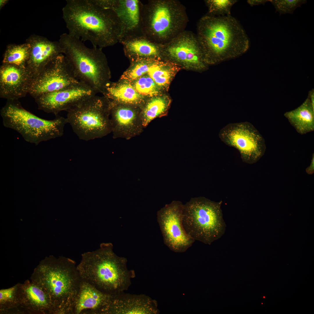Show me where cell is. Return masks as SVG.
Segmentation results:
<instances>
[{"label": "cell", "instance_id": "1", "mask_svg": "<svg viewBox=\"0 0 314 314\" xmlns=\"http://www.w3.org/2000/svg\"><path fill=\"white\" fill-rule=\"evenodd\" d=\"M66 2L63 18L70 35L102 49L119 42L121 25L113 10L100 6L93 0H67Z\"/></svg>", "mask_w": 314, "mask_h": 314}, {"label": "cell", "instance_id": "2", "mask_svg": "<svg viewBox=\"0 0 314 314\" xmlns=\"http://www.w3.org/2000/svg\"><path fill=\"white\" fill-rule=\"evenodd\" d=\"M31 279L49 296L52 314H72L81 280L74 261L46 257L35 268Z\"/></svg>", "mask_w": 314, "mask_h": 314}, {"label": "cell", "instance_id": "3", "mask_svg": "<svg viewBox=\"0 0 314 314\" xmlns=\"http://www.w3.org/2000/svg\"><path fill=\"white\" fill-rule=\"evenodd\" d=\"M111 243L82 254L77 267L81 279L105 293L113 295L127 290L135 277L134 270L127 267V259L117 255Z\"/></svg>", "mask_w": 314, "mask_h": 314}, {"label": "cell", "instance_id": "4", "mask_svg": "<svg viewBox=\"0 0 314 314\" xmlns=\"http://www.w3.org/2000/svg\"><path fill=\"white\" fill-rule=\"evenodd\" d=\"M197 38L202 51L217 60L244 52L249 46L245 32L231 15L203 17L198 24Z\"/></svg>", "mask_w": 314, "mask_h": 314}, {"label": "cell", "instance_id": "5", "mask_svg": "<svg viewBox=\"0 0 314 314\" xmlns=\"http://www.w3.org/2000/svg\"><path fill=\"white\" fill-rule=\"evenodd\" d=\"M59 42L77 79L90 87L96 94L104 95L111 82V75L102 49L88 47L80 40L66 33L60 36Z\"/></svg>", "mask_w": 314, "mask_h": 314}, {"label": "cell", "instance_id": "6", "mask_svg": "<svg viewBox=\"0 0 314 314\" xmlns=\"http://www.w3.org/2000/svg\"><path fill=\"white\" fill-rule=\"evenodd\" d=\"M6 127L18 133L26 142L37 145L41 142L62 136L67 123L58 115L53 120L40 118L25 109L18 100H8L0 110Z\"/></svg>", "mask_w": 314, "mask_h": 314}, {"label": "cell", "instance_id": "7", "mask_svg": "<svg viewBox=\"0 0 314 314\" xmlns=\"http://www.w3.org/2000/svg\"><path fill=\"white\" fill-rule=\"evenodd\" d=\"M222 201L205 197L192 198L183 205L182 224L187 234L195 241L210 245L224 234Z\"/></svg>", "mask_w": 314, "mask_h": 314}, {"label": "cell", "instance_id": "8", "mask_svg": "<svg viewBox=\"0 0 314 314\" xmlns=\"http://www.w3.org/2000/svg\"><path fill=\"white\" fill-rule=\"evenodd\" d=\"M110 107L104 96H91L67 111V123L81 140L102 138L111 133Z\"/></svg>", "mask_w": 314, "mask_h": 314}, {"label": "cell", "instance_id": "9", "mask_svg": "<svg viewBox=\"0 0 314 314\" xmlns=\"http://www.w3.org/2000/svg\"><path fill=\"white\" fill-rule=\"evenodd\" d=\"M141 19L144 36L163 44L174 37L181 27L184 15L174 1L164 0L140 1Z\"/></svg>", "mask_w": 314, "mask_h": 314}, {"label": "cell", "instance_id": "10", "mask_svg": "<svg viewBox=\"0 0 314 314\" xmlns=\"http://www.w3.org/2000/svg\"><path fill=\"white\" fill-rule=\"evenodd\" d=\"M219 135L226 144L238 150L242 160L247 163L257 162L265 151L264 139L248 122L229 124L220 130Z\"/></svg>", "mask_w": 314, "mask_h": 314}, {"label": "cell", "instance_id": "11", "mask_svg": "<svg viewBox=\"0 0 314 314\" xmlns=\"http://www.w3.org/2000/svg\"><path fill=\"white\" fill-rule=\"evenodd\" d=\"M79 82L65 56L61 54L49 62L33 78L28 94L34 98L66 89Z\"/></svg>", "mask_w": 314, "mask_h": 314}, {"label": "cell", "instance_id": "12", "mask_svg": "<svg viewBox=\"0 0 314 314\" xmlns=\"http://www.w3.org/2000/svg\"><path fill=\"white\" fill-rule=\"evenodd\" d=\"M183 205L180 201H174L166 204L157 213L164 243L176 252L185 251L195 241L187 234L183 226Z\"/></svg>", "mask_w": 314, "mask_h": 314}, {"label": "cell", "instance_id": "13", "mask_svg": "<svg viewBox=\"0 0 314 314\" xmlns=\"http://www.w3.org/2000/svg\"><path fill=\"white\" fill-rule=\"evenodd\" d=\"M96 92L90 87L80 82L66 89L44 94L34 98L38 109L56 116L67 111Z\"/></svg>", "mask_w": 314, "mask_h": 314}, {"label": "cell", "instance_id": "14", "mask_svg": "<svg viewBox=\"0 0 314 314\" xmlns=\"http://www.w3.org/2000/svg\"><path fill=\"white\" fill-rule=\"evenodd\" d=\"M110 101V122L114 139L129 140L140 135L145 128L138 106Z\"/></svg>", "mask_w": 314, "mask_h": 314}, {"label": "cell", "instance_id": "15", "mask_svg": "<svg viewBox=\"0 0 314 314\" xmlns=\"http://www.w3.org/2000/svg\"><path fill=\"white\" fill-rule=\"evenodd\" d=\"M156 301L144 294L122 292L111 295L99 314H156L160 311Z\"/></svg>", "mask_w": 314, "mask_h": 314}, {"label": "cell", "instance_id": "16", "mask_svg": "<svg viewBox=\"0 0 314 314\" xmlns=\"http://www.w3.org/2000/svg\"><path fill=\"white\" fill-rule=\"evenodd\" d=\"M32 76L26 68L2 63L0 67V97L18 100L28 93Z\"/></svg>", "mask_w": 314, "mask_h": 314}, {"label": "cell", "instance_id": "17", "mask_svg": "<svg viewBox=\"0 0 314 314\" xmlns=\"http://www.w3.org/2000/svg\"><path fill=\"white\" fill-rule=\"evenodd\" d=\"M172 38L162 44V52L165 51L172 59L185 65H202V50L197 38L190 34L181 33Z\"/></svg>", "mask_w": 314, "mask_h": 314}, {"label": "cell", "instance_id": "18", "mask_svg": "<svg viewBox=\"0 0 314 314\" xmlns=\"http://www.w3.org/2000/svg\"><path fill=\"white\" fill-rule=\"evenodd\" d=\"M108 8L115 13L119 20L121 27L119 41L129 37L144 36L140 0H109Z\"/></svg>", "mask_w": 314, "mask_h": 314}, {"label": "cell", "instance_id": "19", "mask_svg": "<svg viewBox=\"0 0 314 314\" xmlns=\"http://www.w3.org/2000/svg\"><path fill=\"white\" fill-rule=\"evenodd\" d=\"M26 42L30 45V54L26 68L32 78L39 73L50 61L63 51L59 42L52 41L35 35L30 36Z\"/></svg>", "mask_w": 314, "mask_h": 314}, {"label": "cell", "instance_id": "20", "mask_svg": "<svg viewBox=\"0 0 314 314\" xmlns=\"http://www.w3.org/2000/svg\"><path fill=\"white\" fill-rule=\"evenodd\" d=\"M111 295L81 279L72 314H99Z\"/></svg>", "mask_w": 314, "mask_h": 314}, {"label": "cell", "instance_id": "21", "mask_svg": "<svg viewBox=\"0 0 314 314\" xmlns=\"http://www.w3.org/2000/svg\"><path fill=\"white\" fill-rule=\"evenodd\" d=\"M20 306L28 313L52 314L50 298L45 291L36 283L26 280L20 283L19 288Z\"/></svg>", "mask_w": 314, "mask_h": 314}, {"label": "cell", "instance_id": "22", "mask_svg": "<svg viewBox=\"0 0 314 314\" xmlns=\"http://www.w3.org/2000/svg\"><path fill=\"white\" fill-rule=\"evenodd\" d=\"M125 55L130 62L143 59H162V44L154 42L144 36L121 39Z\"/></svg>", "mask_w": 314, "mask_h": 314}, {"label": "cell", "instance_id": "23", "mask_svg": "<svg viewBox=\"0 0 314 314\" xmlns=\"http://www.w3.org/2000/svg\"><path fill=\"white\" fill-rule=\"evenodd\" d=\"M104 96L113 102L135 105L140 108L148 99L138 93L131 83L122 80L110 82L106 87Z\"/></svg>", "mask_w": 314, "mask_h": 314}, {"label": "cell", "instance_id": "24", "mask_svg": "<svg viewBox=\"0 0 314 314\" xmlns=\"http://www.w3.org/2000/svg\"><path fill=\"white\" fill-rule=\"evenodd\" d=\"M284 116L301 135L314 130V108L308 97L299 106L286 112Z\"/></svg>", "mask_w": 314, "mask_h": 314}, {"label": "cell", "instance_id": "25", "mask_svg": "<svg viewBox=\"0 0 314 314\" xmlns=\"http://www.w3.org/2000/svg\"><path fill=\"white\" fill-rule=\"evenodd\" d=\"M167 97L158 95L148 98L141 108L140 117L145 128L153 120L165 115L170 104Z\"/></svg>", "mask_w": 314, "mask_h": 314}, {"label": "cell", "instance_id": "26", "mask_svg": "<svg viewBox=\"0 0 314 314\" xmlns=\"http://www.w3.org/2000/svg\"><path fill=\"white\" fill-rule=\"evenodd\" d=\"M30 48V44L26 42L20 44L8 45L3 55L2 63L11 64L26 68Z\"/></svg>", "mask_w": 314, "mask_h": 314}, {"label": "cell", "instance_id": "27", "mask_svg": "<svg viewBox=\"0 0 314 314\" xmlns=\"http://www.w3.org/2000/svg\"><path fill=\"white\" fill-rule=\"evenodd\" d=\"M168 63L162 59H153L147 74L160 89L169 83L172 74Z\"/></svg>", "mask_w": 314, "mask_h": 314}, {"label": "cell", "instance_id": "28", "mask_svg": "<svg viewBox=\"0 0 314 314\" xmlns=\"http://www.w3.org/2000/svg\"><path fill=\"white\" fill-rule=\"evenodd\" d=\"M18 283L9 288L0 290V313L5 314L8 310L20 306Z\"/></svg>", "mask_w": 314, "mask_h": 314}, {"label": "cell", "instance_id": "29", "mask_svg": "<svg viewBox=\"0 0 314 314\" xmlns=\"http://www.w3.org/2000/svg\"><path fill=\"white\" fill-rule=\"evenodd\" d=\"M153 59H143L131 62L130 66L122 75L120 80L131 83L147 74Z\"/></svg>", "mask_w": 314, "mask_h": 314}, {"label": "cell", "instance_id": "30", "mask_svg": "<svg viewBox=\"0 0 314 314\" xmlns=\"http://www.w3.org/2000/svg\"><path fill=\"white\" fill-rule=\"evenodd\" d=\"M131 83L138 93L146 98L158 95L160 89L147 74Z\"/></svg>", "mask_w": 314, "mask_h": 314}, {"label": "cell", "instance_id": "31", "mask_svg": "<svg viewBox=\"0 0 314 314\" xmlns=\"http://www.w3.org/2000/svg\"><path fill=\"white\" fill-rule=\"evenodd\" d=\"M237 1L235 0H209L206 2L210 13L224 16L231 15V8Z\"/></svg>", "mask_w": 314, "mask_h": 314}, {"label": "cell", "instance_id": "32", "mask_svg": "<svg viewBox=\"0 0 314 314\" xmlns=\"http://www.w3.org/2000/svg\"><path fill=\"white\" fill-rule=\"evenodd\" d=\"M276 11L280 15L289 13L292 14L298 7L307 2L306 0H271Z\"/></svg>", "mask_w": 314, "mask_h": 314}, {"label": "cell", "instance_id": "33", "mask_svg": "<svg viewBox=\"0 0 314 314\" xmlns=\"http://www.w3.org/2000/svg\"><path fill=\"white\" fill-rule=\"evenodd\" d=\"M271 0H249L247 3L251 6L264 4L267 2L271 1Z\"/></svg>", "mask_w": 314, "mask_h": 314}, {"label": "cell", "instance_id": "34", "mask_svg": "<svg viewBox=\"0 0 314 314\" xmlns=\"http://www.w3.org/2000/svg\"><path fill=\"white\" fill-rule=\"evenodd\" d=\"M314 171V156H313L311 163L310 165L306 169V172L309 174H312Z\"/></svg>", "mask_w": 314, "mask_h": 314}, {"label": "cell", "instance_id": "35", "mask_svg": "<svg viewBox=\"0 0 314 314\" xmlns=\"http://www.w3.org/2000/svg\"><path fill=\"white\" fill-rule=\"evenodd\" d=\"M308 97L313 107L314 108V91L313 90L309 92Z\"/></svg>", "mask_w": 314, "mask_h": 314}, {"label": "cell", "instance_id": "36", "mask_svg": "<svg viewBox=\"0 0 314 314\" xmlns=\"http://www.w3.org/2000/svg\"><path fill=\"white\" fill-rule=\"evenodd\" d=\"M7 0H0V8L1 9L8 2Z\"/></svg>", "mask_w": 314, "mask_h": 314}]
</instances>
